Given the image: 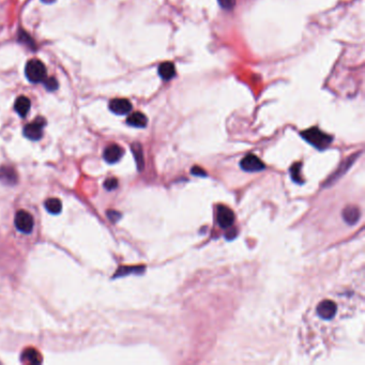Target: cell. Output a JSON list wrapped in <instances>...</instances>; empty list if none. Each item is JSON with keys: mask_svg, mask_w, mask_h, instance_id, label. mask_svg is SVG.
I'll return each mask as SVG.
<instances>
[{"mask_svg": "<svg viewBox=\"0 0 365 365\" xmlns=\"http://www.w3.org/2000/svg\"><path fill=\"white\" fill-rule=\"evenodd\" d=\"M301 136L309 144L319 150L326 149L332 143V136L321 132L317 128H310L309 130L301 132Z\"/></svg>", "mask_w": 365, "mask_h": 365, "instance_id": "1", "label": "cell"}, {"mask_svg": "<svg viewBox=\"0 0 365 365\" xmlns=\"http://www.w3.org/2000/svg\"><path fill=\"white\" fill-rule=\"evenodd\" d=\"M25 74L31 83H43L46 78V68L40 60L32 59L26 64Z\"/></svg>", "mask_w": 365, "mask_h": 365, "instance_id": "2", "label": "cell"}, {"mask_svg": "<svg viewBox=\"0 0 365 365\" xmlns=\"http://www.w3.org/2000/svg\"><path fill=\"white\" fill-rule=\"evenodd\" d=\"M46 121L43 117H37L29 125L24 128V135L30 141H39L43 136V128L45 127Z\"/></svg>", "mask_w": 365, "mask_h": 365, "instance_id": "3", "label": "cell"}, {"mask_svg": "<svg viewBox=\"0 0 365 365\" xmlns=\"http://www.w3.org/2000/svg\"><path fill=\"white\" fill-rule=\"evenodd\" d=\"M14 224L16 229L23 234H30L35 226L34 218L29 212L25 210H19L15 214Z\"/></svg>", "mask_w": 365, "mask_h": 365, "instance_id": "4", "label": "cell"}, {"mask_svg": "<svg viewBox=\"0 0 365 365\" xmlns=\"http://www.w3.org/2000/svg\"><path fill=\"white\" fill-rule=\"evenodd\" d=\"M235 222V214L232 209L226 206L219 205L218 207V223L219 227L227 229L233 226Z\"/></svg>", "mask_w": 365, "mask_h": 365, "instance_id": "5", "label": "cell"}, {"mask_svg": "<svg viewBox=\"0 0 365 365\" xmlns=\"http://www.w3.org/2000/svg\"><path fill=\"white\" fill-rule=\"evenodd\" d=\"M241 168L249 173H254V171H261L265 169V164L261 162L258 157L254 154H248L240 162Z\"/></svg>", "mask_w": 365, "mask_h": 365, "instance_id": "6", "label": "cell"}, {"mask_svg": "<svg viewBox=\"0 0 365 365\" xmlns=\"http://www.w3.org/2000/svg\"><path fill=\"white\" fill-rule=\"evenodd\" d=\"M337 310L336 304L331 301V300H325V301L320 302L317 307V313L319 317L324 318L326 320H330L335 316Z\"/></svg>", "mask_w": 365, "mask_h": 365, "instance_id": "7", "label": "cell"}, {"mask_svg": "<svg viewBox=\"0 0 365 365\" xmlns=\"http://www.w3.org/2000/svg\"><path fill=\"white\" fill-rule=\"evenodd\" d=\"M110 110L116 115H127L132 110V104L127 99H114L110 102Z\"/></svg>", "mask_w": 365, "mask_h": 365, "instance_id": "8", "label": "cell"}, {"mask_svg": "<svg viewBox=\"0 0 365 365\" xmlns=\"http://www.w3.org/2000/svg\"><path fill=\"white\" fill-rule=\"evenodd\" d=\"M122 155H123V149L120 146H118V145L112 144L105 148L103 158L107 163L114 164V163H117L118 161L122 158Z\"/></svg>", "mask_w": 365, "mask_h": 365, "instance_id": "9", "label": "cell"}, {"mask_svg": "<svg viewBox=\"0 0 365 365\" xmlns=\"http://www.w3.org/2000/svg\"><path fill=\"white\" fill-rule=\"evenodd\" d=\"M360 216L361 212L356 206H347L343 210V219L349 225H355L359 221V219H360Z\"/></svg>", "mask_w": 365, "mask_h": 365, "instance_id": "10", "label": "cell"}, {"mask_svg": "<svg viewBox=\"0 0 365 365\" xmlns=\"http://www.w3.org/2000/svg\"><path fill=\"white\" fill-rule=\"evenodd\" d=\"M30 107H31V102L28 98H27V96L21 95L15 100L14 110L20 117H26L30 110Z\"/></svg>", "mask_w": 365, "mask_h": 365, "instance_id": "11", "label": "cell"}, {"mask_svg": "<svg viewBox=\"0 0 365 365\" xmlns=\"http://www.w3.org/2000/svg\"><path fill=\"white\" fill-rule=\"evenodd\" d=\"M0 181L5 184H15L18 182V175L12 167L2 166V167H0Z\"/></svg>", "mask_w": 365, "mask_h": 365, "instance_id": "12", "label": "cell"}, {"mask_svg": "<svg viewBox=\"0 0 365 365\" xmlns=\"http://www.w3.org/2000/svg\"><path fill=\"white\" fill-rule=\"evenodd\" d=\"M127 123L131 127L142 128L147 126L148 119H147V117L143 114V112L136 111V112H133V114H131L128 117Z\"/></svg>", "mask_w": 365, "mask_h": 365, "instance_id": "13", "label": "cell"}, {"mask_svg": "<svg viewBox=\"0 0 365 365\" xmlns=\"http://www.w3.org/2000/svg\"><path fill=\"white\" fill-rule=\"evenodd\" d=\"M21 361L29 364H40L42 362V357L37 350L34 348H28L21 353Z\"/></svg>", "mask_w": 365, "mask_h": 365, "instance_id": "14", "label": "cell"}, {"mask_svg": "<svg viewBox=\"0 0 365 365\" xmlns=\"http://www.w3.org/2000/svg\"><path fill=\"white\" fill-rule=\"evenodd\" d=\"M159 75L164 80H170L176 75V69L174 63L163 62L159 67Z\"/></svg>", "mask_w": 365, "mask_h": 365, "instance_id": "15", "label": "cell"}, {"mask_svg": "<svg viewBox=\"0 0 365 365\" xmlns=\"http://www.w3.org/2000/svg\"><path fill=\"white\" fill-rule=\"evenodd\" d=\"M131 149H132L134 158H135V161H136L137 169L143 170L145 166V162H144V153H143L142 146L138 143H134L131 146Z\"/></svg>", "mask_w": 365, "mask_h": 365, "instance_id": "16", "label": "cell"}, {"mask_svg": "<svg viewBox=\"0 0 365 365\" xmlns=\"http://www.w3.org/2000/svg\"><path fill=\"white\" fill-rule=\"evenodd\" d=\"M46 210L52 214H59L62 210V203L58 198H50L44 203Z\"/></svg>", "mask_w": 365, "mask_h": 365, "instance_id": "17", "label": "cell"}, {"mask_svg": "<svg viewBox=\"0 0 365 365\" xmlns=\"http://www.w3.org/2000/svg\"><path fill=\"white\" fill-rule=\"evenodd\" d=\"M355 158H356V155H353V157H352L351 159H347L346 162H345L344 164H343V165L341 166V167H339V169H337L336 173H335L333 176H332V177H330V178H329V180H328V182H327V183H332V182L335 181L336 179L341 178V176H342L343 174H345L346 171H347L348 169H349V167L352 165V163L355 162V160H353Z\"/></svg>", "mask_w": 365, "mask_h": 365, "instance_id": "18", "label": "cell"}, {"mask_svg": "<svg viewBox=\"0 0 365 365\" xmlns=\"http://www.w3.org/2000/svg\"><path fill=\"white\" fill-rule=\"evenodd\" d=\"M145 270V267L138 266V267H121L117 270L116 274L114 277H119V276H125L128 274H132V273H143Z\"/></svg>", "mask_w": 365, "mask_h": 365, "instance_id": "19", "label": "cell"}, {"mask_svg": "<svg viewBox=\"0 0 365 365\" xmlns=\"http://www.w3.org/2000/svg\"><path fill=\"white\" fill-rule=\"evenodd\" d=\"M301 166H302V164L300 162L294 163L291 168V175H292V180L296 182V183H299V184H302L304 182V180L302 179V176H301Z\"/></svg>", "mask_w": 365, "mask_h": 365, "instance_id": "20", "label": "cell"}, {"mask_svg": "<svg viewBox=\"0 0 365 365\" xmlns=\"http://www.w3.org/2000/svg\"><path fill=\"white\" fill-rule=\"evenodd\" d=\"M18 39H19V42L24 43L25 45L31 47L32 50H35V48H36V44H35L34 40H32L31 37H30V36H29L28 34H27V32H25L24 30H20V31H19V34H18Z\"/></svg>", "mask_w": 365, "mask_h": 365, "instance_id": "21", "label": "cell"}, {"mask_svg": "<svg viewBox=\"0 0 365 365\" xmlns=\"http://www.w3.org/2000/svg\"><path fill=\"white\" fill-rule=\"evenodd\" d=\"M43 84H44L45 88L48 91H55L58 89V82L54 78V77H46L44 80H43Z\"/></svg>", "mask_w": 365, "mask_h": 365, "instance_id": "22", "label": "cell"}, {"mask_svg": "<svg viewBox=\"0 0 365 365\" xmlns=\"http://www.w3.org/2000/svg\"><path fill=\"white\" fill-rule=\"evenodd\" d=\"M117 186H118V180L116 178H109L104 182V187L109 191L115 190Z\"/></svg>", "mask_w": 365, "mask_h": 365, "instance_id": "23", "label": "cell"}, {"mask_svg": "<svg viewBox=\"0 0 365 365\" xmlns=\"http://www.w3.org/2000/svg\"><path fill=\"white\" fill-rule=\"evenodd\" d=\"M219 3L221 4L222 8L226 10H230L235 7L236 0H219Z\"/></svg>", "mask_w": 365, "mask_h": 365, "instance_id": "24", "label": "cell"}, {"mask_svg": "<svg viewBox=\"0 0 365 365\" xmlns=\"http://www.w3.org/2000/svg\"><path fill=\"white\" fill-rule=\"evenodd\" d=\"M107 217L110 218L111 222H117L119 221V219L121 218V213L115 210H109V212H107Z\"/></svg>", "mask_w": 365, "mask_h": 365, "instance_id": "25", "label": "cell"}, {"mask_svg": "<svg viewBox=\"0 0 365 365\" xmlns=\"http://www.w3.org/2000/svg\"><path fill=\"white\" fill-rule=\"evenodd\" d=\"M191 173H192V175H195V176H200V177H206V176H207L206 171H205V170H203L202 168L198 167V166H195V167H193V169L191 170Z\"/></svg>", "mask_w": 365, "mask_h": 365, "instance_id": "26", "label": "cell"}, {"mask_svg": "<svg viewBox=\"0 0 365 365\" xmlns=\"http://www.w3.org/2000/svg\"><path fill=\"white\" fill-rule=\"evenodd\" d=\"M236 234H237V232H236L235 229H230L229 232L226 234V239H229V240L234 239L236 237Z\"/></svg>", "mask_w": 365, "mask_h": 365, "instance_id": "27", "label": "cell"}, {"mask_svg": "<svg viewBox=\"0 0 365 365\" xmlns=\"http://www.w3.org/2000/svg\"><path fill=\"white\" fill-rule=\"evenodd\" d=\"M41 1L43 3H46V4H51V3H54L56 1V0H41Z\"/></svg>", "mask_w": 365, "mask_h": 365, "instance_id": "28", "label": "cell"}]
</instances>
